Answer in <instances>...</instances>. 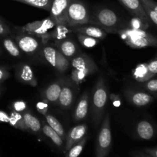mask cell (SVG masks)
Wrapping results in <instances>:
<instances>
[{
    "instance_id": "cell-28",
    "label": "cell",
    "mask_w": 157,
    "mask_h": 157,
    "mask_svg": "<svg viewBox=\"0 0 157 157\" xmlns=\"http://www.w3.org/2000/svg\"><path fill=\"white\" fill-rule=\"evenodd\" d=\"M11 1L18 2L29 5V6L38 8V9L50 11L53 0H11Z\"/></svg>"
},
{
    "instance_id": "cell-35",
    "label": "cell",
    "mask_w": 157,
    "mask_h": 157,
    "mask_svg": "<svg viewBox=\"0 0 157 157\" xmlns=\"http://www.w3.org/2000/svg\"><path fill=\"white\" fill-rule=\"evenodd\" d=\"M36 109L38 111V113H40L42 115H46L48 111V101H39V102L37 103L36 104Z\"/></svg>"
},
{
    "instance_id": "cell-31",
    "label": "cell",
    "mask_w": 157,
    "mask_h": 157,
    "mask_svg": "<svg viewBox=\"0 0 157 157\" xmlns=\"http://www.w3.org/2000/svg\"><path fill=\"white\" fill-rule=\"evenodd\" d=\"M128 27L133 29H142V30H146V29H148L149 22L141 19V18L134 16L130 20Z\"/></svg>"
},
{
    "instance_id": "cell-23",
    "label": "cell",
    "mask_w": 157,
    "mask_h": 157,
    "mask_svg": "<svg viewBox=\"0 0 157 157\" xmlns=\"http://www.w3.org/2000/svg\"><path fill=\"white\" fill-rule=\"evenodd\" d=\"M155 76L154 74L151 73L147 67V64H138L133 71V77L138 82L144 83L152 79Z\"/></svg>"
},
{
    "instance_id": "cell-6",
    "label": "cell",
    "mask_w": 157,
    "mask_h": 157,
    "mask_svg": "<svg viewBox=\"0 0 157 157\" xmlns=\"http://www.w3.org/2000/svg\"><path fill=\"white\" fill-rule=\"evenodd\" d=\"M98 133L95 148V157H107L112 147V134L109 113L104 114Z\"/></svg>"
},
{
    "instance_id": "cell-25",
    "label": "cell",
    "mask_w": 157,
    "mask_h": 157,
    "mask_svg": "<svg viewBox=\"0 0 157 157\" xmlns=\"http://www.w3.org/2000/svg\"><path fill=\"white\" fill-rule=\"evenodd\" d=\"M44 118H45L46 123L62 138L63 140L65 141L67 135H66L64 127L61 122L54 115L50 114V113H47L46 115H44Z\"/></svg>"
},
{
    "instance_id": "cell-32",
    "label": "cell",
    "mask_w": 157,
    "mask_h": 157,
    "mask_svg": "<svg viewBox=\"0 0 157 157\" xmlns=\"http://www.w3.org/2000/svg\"><path fill=\"white\" fill-rule=\"evenodd\" d=\"M143 6H144V10H145L146 13H147L149 20H150L151 21H153V24H154L155 25L157 26V13L156 12H155V11H153L151 8L149 7L147 5L144 4V3H143Z\"/></svg>"
},
{
    "instance_id": "cell-43",
    "label": "cell",
    "mask_w": 157,
    "mask_h": 157,
    "mask_svg": "<svg viewBox=\"0 0 157 157\" xmlns=\"http://www.w3.org/2000/svg\"><path fill=\"white\" fill-rule=\"evenodd\" d=\"M1 54H2V50H1V49H0V55H1Z\"/></svg>"
},
{
    "instance_id": "cell-10",
    "label": "cell",
    "mask_w": 157,
    "mask_h": 157,
    "mask_svg": "<svg viewBox=\"0 0 157 157\" xmlns=\"http://www.w3.org/2000/svg\"><path fill=\"white\" fill-rule=\"evenodd\" d=\"M71 0H53L50 9V18L56 25H67L66 12Z\"/></svg>"
},
{
    "instance_id": "cell-27",
    "label": "cell",
    "mask_w": 157,
    "mask_h": 157,
    "mask_svg": "<svg viewBox=\"0 0 157 157\" xmlns=\"http://www.w3.org/2000/svg\"><path fill=\"white\" fill-rule=\"evenodd\" d=\"M2 44L6 52L12 57L18 58L21 55V51L17 45L16 42L12 38L6 37L2 40Z\"/></svg>"
},
{
    "instance_id": "cell-18",
    "label": "cell",
    "mask_w": 157,
    "mask_h": 157,
    "mask_svg": "<svg viewBox=\"0 0 157 157\" xmlns=\"http://www.w3.org/2000/svg\"><path fill=\"white\" fill-rule=\"evenodd\" d=\"M73 32L76 34H82L98 40H102L107 36V32L98 26L78 25L71 28Z\"/></svg>"
},
{
    "instance_id": "cell-20",
    "label": "cell",
    "mask_w": 157,
    "mask_h": 157,
    "mask_svg": "<svg viewBox=\"0 0 157 157\" xmlns=\"http://www.w3.org/2000/svg\"><path fill=\"white\" fill-rule=\"evenodd\" d=\"M55 45L58 48L57 49L61 52L67 59L71 58H73L77 55L78 48L73 40L68 39V38L58 40V41H56Z\"/></svg>"
},
{
    "instance_id": "cell-33",
    "label": "cell",
    "mask_w": 157,
    "mask_h": 157,
    "mask_svg": "<svg viewBox=\"0 0 157 157\" xmlns=\"http://www.w3.org/2000/svg\"><path fill=\"white\" fill-rule=\"evenodd\" d=\"M12 109L14 111L18 112V113H23L26 111L27 109V104L23 101H17L12 104Z\"/></svg>"
},
{
    "instance_id": "cell-38",
    "label": "cell",
    "mask_w": 157,
    "mask_h": 157,
    "mask_svg": "<svg viewBox=\"0 0 157 157\" xmlns=\"http://www.w3.org/2000/svg\"><path fill=\"white\" fill-rule=\"evenodd\" d=\"M9 76H10L9 72L6 68L0 66V83L6 81L9 78Z\"/></svg>"
},
{
    "instance_id": "cell-40",
    "label": "cell",
    "mask_w": 157,
    "mask_h": 157,
    "mask_svg": "<svg viewBox=\"0 0 157 157\" xmlns=\"http://www.w3.org/2000/svg\"><path fill=\"white\" fill-rule=\"evenodd\" d=\"M9 114L5 111L0 110V123H9Z\"/></svg>"
},
{
    "instance_id": "cell-5",
    "label": "cell",
    "mask_w": 157,
    "mask_h": 157,
    "mask_svg": "<svg viewBox=\"0 0 157 157\" xmlns=\"http://www.w3.org/2000/svg\"><path fill=\"white\" fill-rule=\"evenodd\" d=\"M66 22L71 28L90 23V14L84 2L71 0L66 12Z\"/></svg>"
},
{
    "instance_id": "cell-12",
    "label": "cell",
    "mask_w": 157,
    "mask_h": 157,
    "mask_svg": "<svg viewBox=\"0 0 157 157\" xmlns=\"http://www.w3.org/2000/svg\"><path fill=\"white\" fill-rule=\"evenodd\" d=\"M124 94L127 101L136 107H145L153 101V97L147 92L128 89Z\"/></svg>"
},
{
    "instance_id": "cell-15",
    "label": "cell",
    "mask_w": 157,
    "mask_h": 157,
    "mask_svg": "<svg viewBox=\"0 0 157 157\" xmlns=\"http://www.w3.org/2000/svg\"><path fill=\"white\" fill-rule=\"evenodd\" d=\"M75 99V91L72 87V84L69 81H64V84L61 89L58 104L63 110H69L71 107Z\"/></svg>"
},
{
    "instance_id": "cell-44",
    "label": "cell",
    "mask_w": 157,
    "mask_h": 157,
    "mask_svg": "<svg viewBox=\"0 0 157 157\" xmlns=\"http://www.w3.org/2000/svg\"><path fill=\"white\" fill-rule=\"evenodd\" d=\"M0 95H1V89H0Z\"/></svg>"
},
{
    "instance_id": "cell-41",
    "label": "cell",
    "mask_w": 157,
    "mask_h": 157,
    "mask_svg": "<svg viewBox=\"0 0 157 157\" xmlns=\"http://www.w3.org/2000/svg\"><path fill=\"white\" fill-rule=\"evenodd\" d=\"M144 152L153 157H157V148L144 149Z\"/></svg>"
},
{
    "instance_id": "cell-14",
    "label": "cell",
    "mask_w": 157,
    "mask_h": 157,
    "mask_svg": "<svg viewBox=\"0 0 157 157\" xmlns=\"http://www.w3.org/2000/svg\"><path fill=\"white\" fill-rule=\"evenodd\" d=\"M89 106H90V97L89 92L84 91L80 98L78 104L74 111L73 118L75 122H81L87 118L88 115Z\"/></svg>"
},
{
    "instance_id": "cell-19",
    "label": "cell",
    "mask_w": 157,
    "mask_h": 157,
    "mask_svg": "<svg viewBox=\"0 0 157 157\" xmlns=\"http://www.w3.org/2000/svg\"><path fill=\"white\" fill-rule=\"evenodd\" d=\"M136 134L140 139L150 140L155 135V129L153 124L148 121H141L136 126Z\"/></svg>"
},
{
    "instance_id": "cell-29",
    "label": "cell",
    "mask_w": 157,
    "mask_h": 157,
    "mask_svg": "<svg viewBox=\"0 0 157 157\" xmlns=\"http://www.w3.org/2000/svg\"><path fill=\"white\" fill-rule=\"evenodd\" d=\"M87 141V136H84L81 141L77 143L76 144L73 146L70 150H67V153L65 157H78L82 153L84 147L86 145V143Z\"/></svg>"
},
{
    "instance_id": "cell-9",
    "label": "cell",
    "mask_w": 157,
    "mask_h": 157,
    "mask_svg": "<svg viewBox=\"0 0 157 157\" xmlns=\"http://www.w3.org/2000/svg\"><path fill=\"white\" fill-rule=\"evenodd\" d=\"M56 25H57L54 22L53 20L49 17L39 21L29 22L20 29L29 35L41 38L49 31L52 30V29H55Z\"/></svg>"
},
{
    "instance_id": "cell-36",
    "label": "cell",
    "mask_w": 157,
    "mask_h": 157,
    "mask_svg": "<svg viewBox=\"0 0 157 157\" xmlns=\"http://www.w3.org/2000/svg\"><path fill=\"white\" fill-rule=\"evenodd\" d=\"M11 33V29L4 21L0 19V36L5 37Z\"/></svg>"
},
{
    "instance_id": "cell-37",
    "label": "cell",
    "mask_w": 157,
    "mask_h": 157,
    "mask_svg": "<svg viewBox=\"0 0 157 157\" xmlns=\"http://www.w3.org/2000/svg\"><path fill=\"white\" fill-rule=\"evenodd\" d=\"M147 67L151 73L157 75V58L152 60L150 62L147 63Z\"/></svg>"
},
{
    "instance_id": "cell-1",
    "label": "cell",
    "mask_w": 157,
    "mask_h": 157,
    "mask_svg": "<svg viewBox=\"0 0 157 157\" xmlns=\"http://www.w3.org/2000/svg\"><path fill=\"white\" fill-rule=\"evenodd\" d=\"M108 101V90L105 79L100 75L93 89L91 103V114L93 124L95 128L99 127L104 117L106 107Z\"/></svg>"
},
{
    "instance_id": "cell-16",
    "label": "cell",
    "mask_w": 157,
    "mask_h": 157,
    "mask_svg": "<svg viewBox=\"0 0 157 157\" xmlns=\"http://www.w3.org/2000/svg\"><path fill=\"white\" fill-rule=\"evenodd\" d=\"M132 15L149 22V18L141 0H118Z\"/></svg>"
},
{
    "instance_id": "cell-42",
    "label": "cell",
    "mask_w": 157,
    "mask_h": 157,
    "mask_svg": "<svg viewBox=\"0 0 157 157\" xmlns=\"http://www.w3.org/2000/svg\"><path fill=\"white\" fill-rule=\"evenodd\" d=\"M133 157H153L150 155H145V154H143L141 153H133Z\"/></svg>"
},
{
    "instance_id": "cell-17",
    "label": "cell",
    "mask_w": 157,
    "mask_h": 157,
    "mask_svg": "<svg viewBox=\"0 0 157 157\" xmlns=\"http://www.w3.org/2000/svg\"><path fill=\"white\" fill-rule=\"evenodd\" d=\"M64 81H65V79H62V78L58 79L44 90V98L48 102L52 104H55L58 103Z\"/></svg>"
},
{
    "instance_id": "cell-24",
    "label": "cell",
    "mask_w": 157,
    "mask_h": 157,
    "mask_svg": "<svg viewBox=\"0 0 157 157\" xmlns=\"http://www.w3.org/2000/svg\"><path fill=\"white\" fill-rule=\"evenodd\" d=\"M41 130H42L44 135H45L47 137H48L57 147H58L60 150H64V140H62V138L47 123H43L42 127H41Z\"/></svg>"
},
{
    "instance_id": "cell-4",
    "label": "cell",
    "mask_w": 157,
    "mask_h": 157,
    "mask_svg": "<svg viewBox=\"0 0 157 157\" xmlns=\"http://www.w3.org/2000/svg\"><path fill=\"white\" fill-rule=\"evenodd\" d=\"M90 23L97 25L106 32L115 33L121 30L119 16L110 8L100 7L95 9L90 17Z\"/></svg>"
},
{
    "instance_id": "cell-7",
    "label": "cell",
    "mask_w": 157,
    "mask_h": 157,
    "mask_svg": "<svg viewBox=\"0 0 157 157\" xmlns=\"http://www.w3.org/2000/svg\"><path fill=\"white\" fill-rule=\"evenodd\" d=\"M42 53L45 61L59 73H64L68 69L69 60L57 48L52 46H45Z\"/></svg>"
},
{
    "instance_id": "cell-13",
    "label": "cell",
    "mask_w": 157,
    "mask_h": 157,
    "mask_svg": "<svg viewBox=\"0 0 157 157\" xmlns=\"http://www.w3.org/2000/svg\"><path fill=\"white\" fill-rule=\"evenodd\" d=\"M87 126L86 124H78L71 129L67 133L65 140L64 151L70 150L75 144L81 141L87 134Z\"/></svg>"
},
{
    "instance_id": "cell-26",
    "label": "cell",
    "mask_w": 157,
    "mask_h": 157,
    "mask_svg": "<svg viewBox=\"0 0 157 157\" xmlns=\"http://www.w3.org/2000/svg\"><path fill=\"white\" fill-rule=\"evenodd\" d=\"M9 124L14 128L18 129L22 131H27L25 124L24 118H23L22 113H18L16 111H12L9 114Z\"/></svg>"
},
{
    "instance_id": "cell-30",
    "label": "cell",
    "mask_w": 157,
    "mask_h": 157,
    "mask_svg": "<svg viewBox=\"0 0 157 157\" xmlns=\"http://www.w3.org/2000/svg\"><path fill=\"white\" fill-rule=\"evenodd\" d=\"M76 35L78 37V41L85 48H94L99 43V40L97 38L82 35V34H76Z\"/></svg>"
},
{
    "instance_id": "cell-8",
    "label": "cell",
    "mask_w": 157,
    "mask_h": 157,
    "mask_svg": "<svg viewBox=\"0 0 157 157\" xmlns=\"http://www.w3.org/2000/svg\"><path fill=\"white\" fill-rule=\"evenodd\" d=\"M15 41L20 51L27 55H34L38 52L40 47L39 40L36 36L26 33L20 28L16 29Z\"/></svg>"
},
{
    "instance_id": "cell-22",
    "label": "cell",
    "mask_w": 157,
    "mask_h": 157,
    "mask_svg": "<svg viewBox=\"0 0 157 157\" xmlns=\"http://www.w3.org/2000/svg\"><path fill=\"white\" fill-rule=\"evenodd\" d=\"M22 116L24 118L26 128H27V131L31 132L34 134H38L41 130V124L39 120L28 110L23 112Z\"/></svg>"
},
{
    "instance_id": "cell-2",
    "label": "cell",
    "mask_w": 157,
    "mask_h": 157,
    "mask_svg": "<svg viewBox=\"0 0 157 157\" xmlns=\"http://www.w3.org/2000/svg\"><path fill=\"white\" fill-rule=\"evenodd\" d=\"M124 42L132 48H144L147 47H157V37L146 30L133 29L127 27L117 32Z\"/></svg>"
},
{
    "instance_id": "cell-39",
    "label": "cell",
    "mask_w": 157,
    "mask_h": 157,
    "mask_svg": "<svg viewBox=\"0 0 157 157\" xmlns=\"http://www.w3.org/2000/svg\"><path fill=\"white\" fill-rule=\"evenodd\" d=\"M143 3L147 5L149 7L151 8L153 11L157 13V2L155 1V0H141Z\"/></svg>"
},
{
    "instance_id": "cell-34",
    "label": "cell",
    "mask_w": 157,
    "mask_h": 157,
    "mask_svg": "<svg viewBox=\"0 0 157 157\" xmlns=\"http://www.w3.org/2000/svg\"><path fill=\"white\" fill-rule=\"evenodd\" d=\"M144 87L153 93H157V79H150L144 83Z\"/></svg>"
},
{
    "instance_id": "cell-21",
    "label": "cell",
    "mask_w": 157,
    "mask_h": 157,
    "mask_svg": "<svg viewBox=\"0 0 157 157\" xmlns=\"http://www.w3.org/2000/svg\"><path fill=\"white\" fill-rule=\"evenodd\" d=\"M67 33H68V29L67 25H57L55 27V29L49 31L48 33L41 37V41H43V44H45L47 41L51 40H56V41L62 40L65 38Z\"/></svg>"
},
{
    "instance_id": "cell-3",
    "label": "cell",
    "mask_w": 157,
    "mask_h": 157,
    "mask_svg": "<svg viewBox=\"0 0 157 157\" xmlns=\"http://www.w3.org/2000/svg\"><path fill=\"white\" fill-rule=\"evenodd\" d=\"M71 65L72 67L71 78L76 84H81L87 76L96 73L98 71L94 61L85 54L75 55L72 58Z\"/></svg>"
},
{
    "instance_id": "cell-11",
    "label": "cell",
    "mask_w": 157,
    "mask_h": 157,
    "mask_svg": "<svg viewBox=\"0 0 157 157\" xmlns=\"http://www.w3.org/2000/svg\"><path fill=\"white\" fill-rule=\"evenodd\" d=\"M15 75L16 79L22 84L31 87H36L38 81L35 76L33 70L29 64L20 63L15 67Z\"/></svg>"
}]
</instances>
